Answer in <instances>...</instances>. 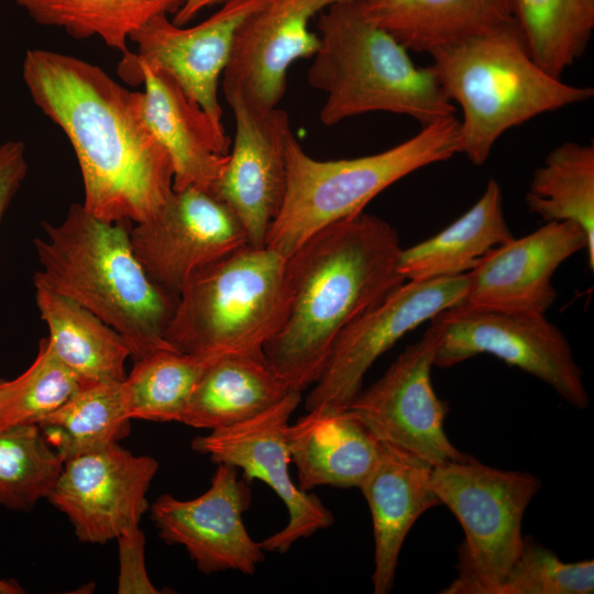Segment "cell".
Wrapping results in <instances>:
<instances>
[{"label":"cell","instance_id":"1","mask_svg":"<svg viewBox=\"0 0 594 594\" xmlns=\"http://www.w3.org/2000/svg\"><path fill=\"white\" fill-rule=\"evenodd\" d=\"M22 78L72 144L88 213L135 224L162 209L174 193V168L142 118L140 91L86 61L41 48L26 52Z\"/></svg>","mask_w":594,"mask_h":594},{"label":"cell","instance_id":"2","mask_svg":"<svg viewBox=\"0 0 594 594\" xmlns=\"http://www.w3.org/2000/svg\"><path fill=\"white\" fill-rule=\"evenodd\" d=\"M402 250L387 221L362 211L287 256L286 314L263 352L290 391L312 386L341 332L405 282L397 270Z\"/></svg>","mask_w":594,"mask_h":594},{"label":"cell","instance_id":"3","mask_svg":"<svg viewBox=\"0 0 594 594\" xmlns=\"http://www.w3.org/2000/svg\"><path fill=\"white\" fill-rule=\"evenodd\" d=\"M130 222H106L73 204L34 239L41 270L34 284L65 296L114 329L131 359L174 349L165 338L178 297L164 290L136 258Z\"/></svg>","mask_w":594,"mask_h":594},{"label":"cell","instance_id":"4","mask_svg":"<svg viewBox=\"0 0 594 594\" xmlns=\"http://www.w3.org/2000/svg\"><path fill=\"white\" fill-rule=\"evenodd\" d=\"M428 54L441 88L462 111L458 154L476 166L506 131L594 96L593 88L566 84L541 68L516 22Z\"/></svg>","mask_w":594,"mask_h":594},{"label":"cell","instance_id":"5","mask_svg":"<svg viewBox=\"0 0 594 594\" xmlns=\"http://www.w3.org/2000/svg\"><path fill=\"white\" fill-rule=\"evenodd\" d=\"M318 29L307 79L327 94L319 114L324 125L375 111L407 116L422 127L454 116L430 65H415L407 48L363 15L358 0L323 10Z\"/></svg>","mask_w":594,"mask_h":594},{"label":"cell","instance_id":"6","mask_svg":"<svg viewBox=\"0 0 594 594\" xmlns=\"http://www.w3.org/2000/svg\"><path fill=\"white\" fill-rule=\"evenodd\" d=\"M459 120L430 124L383 152L319 161L292 132L286 144V190L265 246L289 256L319 230L363 211L378 194L407 175L458 154Z\"/></svg>","mask_w":594,"mask_h":594},{"label":"cell","instance_id":"7","mask_svg":"<svg viewBox=\"0 0 594 594\" xmlns=\"http://www.w3.org/2000/svg\"><path fill=\"white\" fill-rule=\"evenodd\" d=\"M286 258L246 244L197 270L178 296L166 341L185 353L265 358L286 314Z\"/></svg>","mask_w":594,"mask_h":594},{"label":"cell","instance_id":"8","mask_svg":"<svg viewBox=\"0 0 594 594\" xmlns=\"http://www.w3.org/2000/svg\"><path fill=\"white\" fill-rule=\"evenodd\" d=\"M430 485L464 531L459 575L441 593L496 594L522 546L521 522L539 477L472 457L432 468Z\"/></svg>","mask_w":594,"mask_h":594},{"label":"cell","instance_id":"9","mask_svg":"<svg viewBox=\"0 0 594 594\" xmlns=\"http://www.w3.org/2000/svg\"><path fill=\"white\" fill-rule=\"evenodd\" d=\"M430 321L439 332L435 366L451 367L479 354H492L547 383L572 407H588L582 370L572 349L563 332L544 315L461 304Z\"/></svg>","mask_w":594,"mask_h":594},{"label":"cell","instance_id":"10","mask_svg":"<svg viewBox=\"0 0 594 594\" xmlns=\"http://www.w3.org/2000/svg\"><path fill=\"white\" fill-rule=\"evenodd\" d=\"M470 272L428 280H405L381 302L361 315L338 337L323 373L305 400L343 409L362 391L365 373L407 332L441 311L464 302Z\"/></svg>","mask_w":594,"mask_h":594},{"label":"cell","instance_id":"11","mask_svg":"<svg viewBox=\"0 0 594 594\" xmlns=\"http://www.w3.org/2000/svg\"><path fill=\"white\" fill-rule=\"evenodd\" d=\"M438 343L439 332L431 322L420 340L407 346L383 376L346 407L381 442L432 468L469 457L446 435L443 424L449 405L432 387L431 369Z\"/></svg>","mask_w":594,"mask_h":594},{"label":"cell","instance_id":"12","mask_svg":"<svg viewBox=\"0 0 594 594\" xmlns=\"http://www.w3.org/2000/svg\"><path fill=\"white\" fill-rule=\"evenodd\" d=\"M301 393L292 391L280 402L234 426L211 430L196 437L191 448L215 463L243 471L248 480L267 484L288 512L286 526L261 543L264 551L287 552L299 539L309 538L330 527L332 513L314 494L301 491L290 477L287 428Z\"/></svg>","mask_w":594,"mask_h":594},{"label":"cell","instance_id":"13","mask_svg":"<svg viewBox=\"0 0 594 594\" xmlns=\"http://www.w3.org/2000/svg\"><path fill=\"white\" fill-rule=\"evenodd\" d=\"M130 238L148 277L177 297L197 270L249 244L227 204L197 186L174 190L154 217L131 228Z\"/></svg>","mask_w":594,"mask_h":594},{"label":"cell","instance_id":"14","mask_svg":"<svg viewBox=\"0 0 594 594\" xmlns=\"http://www.w3.org/2000/svg\"><path fill=\"white\" fill-rule=\"evenodd\" d=\"M157 469L152 457L113 443L65 461L47 499L68 517L81 542L106 543L139 526Z\"/></svg>","mask_w":594,"mask_h":594},{"label":"cell","instance_id":"15","mask_svg":"<svg viewBox=\"0 0 594 594\" xmlns=\"http://www.w3.org/2000/svg\"><path fill=\"white\" fill-rule=\"evenodd\" d=\"M238 471L218 463L210 487L200 496L180 501L163 494L151 506L160 537L183 546L205 574L232 570L251 575L265 559L243 522L251 493Z\"/></svg>","mask_w":594,"mask_h":594},{"label":"cell","instance_id":"16","mask_svg":"<svg viewBox=\"0 0 594 594\" xmlns=\"http://www.w3.org/2000/svg\"><path fill=\"white\" fill-rule=\"evenodd\" d=\"M226 100L234 116L235 135L211 193L234 212L249 244L262 248L285 197L289 117L277 107L258 108L237 96Z\"/></svg>","mask_w":594,"mask_h":594},{"label":"cell","instance_id":"17","mask_svg":"<svg viewBox=\"0 0 594 594\" xmlns=\"http://www.w3.org/2000/svg\"><path fill=\"white\" fill-rule=\"evenodd\" d=\"M346 0H265L239 26L222 74L224 98L237 96L258 108L277 107L286 89L290 65L312 57L319 35L311 19Z\"/></svg>","mask_w":594,"mask_h":594},{"label":"cell","instance_id":"18","mask_svg":"<svg viewBox=\"0 0 594 594\" xmlns=\"http://www.w3.org/2000/svg\"><path fill=\"white\" fill-rule=\"evenodd\" d=\"M264 2L226 0L216 13L190 28L175 24L167 14L155 15L131 34L130 41L138 47L131 56L136 63L167 73L216 123L222 124L220 77L239 26Z\"/></svg>","mask_w":594,"mask_h":594},{"label":"cell","instance_id":"19","mask_svg":"<svg viewBox=\"0 0 594 594\" xmlns=\"http://www.w3.org/2000/svg\"><path fill=\"white\" fill-rule=\"evenodd\" d=\"M118 72L125 81L144 84L140 111L172 161L173 189L197 186L212 191L230 152L223 125L191 100L172 76L136 63L131 52L123 55Z\"/></svg>","mask_w":594,"mask_h":594},{"label":"cell","instance_id":"20","mask_svg":"<svg viewBox=\"0 0 594 594\" xmlns=\"http://www.w3.org/2000/svg\"><path fill=\"white\" fill-rule=\"evenodd\" d=\"M587 237L571 221H549L538 230L492 249L470 271L463 304L506 312L544 315L557 299V268L586 250Z\"/></svg>","mask_w":594,"mask_h":594},{"label":"cell","instance_id":"21","mask_svg":"<svg viewBox=\"0 0 594 594\" xmlns=\"http://www.w3.org/2000/svg\"><path fill=\"white\" fill-rule=\"evenodd\" d=\"M431 471L424 460L381 442L380 458L360 486L373 521L375 594L393 588L398 557L415 521L441 505L430 485Z\"/></svg>","mask_w":594,"mask_h":594},{"label":"cell","instance_id":"22","mask_svg":"<svg viewBox=\"0 0 594 594\" xmlns=\"http://www.w3.org/2000/svg\"><path fill=\"white\" fill-rule=\"evenodd\" d=\"M298 487H359L374 469L381 441L349 408L317 406L287 428Z\"/></svg>","mask_w":594,"mask_h":594},{"label":"cell","instance_id":"23","mask_svg":"<svg viewBox=\"0 0 594 594\" xmlns=\"http://www.w3.org/2000/svg\"><path fill=\"white\" fill-rule=\"evenodd\" d=\"M363 15L405 48L426 52L515 22L512 0H358Z\"/></svg>","mask_w":594,"mask_h":594},{"label":"cell","instance_id":"24","mask_svg":"<svg viewBox=\"0 0 594 594\" xmlns=\"http://www.w3.org/2000/svg\"><path fill=\"white\" fill-rule=\"evenodd\" d=\"M513 239L502 188L490 179L465 213L430 239L402 250L397 270L405 280L458 276L472 271L492 249Z\"/></svg>","mask_w":594,"mask_h":594},{"label":"cell","instance_id":"25","mask_svg":"<svg viewBox=\"0 0 594 594\" xmlns=\"http://www.w3.org/2000/svg\"><path fill=\"white\" fill-rule=\"evenodd\" d=\"M290 392L265 358L223 354L201 377L182 424L209 430L234 426L271 408Z\"/></svg>","mask_w":594,"mask_h":594},{"label":"cell","instance_id":"26","mask_svg":"<svg viewBox=\"0 0 594 594\" xmlns=\"http://www.w3.org/2000/svg\"><path fill=\"white\" fill-rule=\"evenodd\" d=\"M40 316L54 353L87 382H121L131 358L124 339L76 301L34 284Z\"/></svg>","mask_w":594,"mask_h":594},{"label":"cell","instance_id":"27","mask_svg":"<svg viewBox=\"0 0 594 594\" xmlns=\"http://www.w3.org/2000/svg\"><path fill=\"white\" fill-rule=\"evenodd\" d=\"M529 211L546 222L571 221L587 237V262L594 270V146L564 142L532 176L525 197Z\"/></svg>","mask_w":594,"mask_h":594},{"label":"cell","instance_id":"28","mask_svg":"<svg viewBox=\"0 0 594 594\" xmlns=\"http://www.w3.org/2000/svg\"><path fill=\"white\" fill-rule=\"evenodd\" d=\"M122 382H88L37 426L64 461L102 450L128 436Z\"/></svg>","mask_w":594,"mask_h":594},{"label":"cell","instance_id":"29","mask_svg":"<svg viewBox=\"0 0 594 594\" xmlns=\"http://www.w3.org/2000/svg\"><path fill=\"white\" fill-rule=\"evenodd\" d=\"M34 22L82 40L101 38L127 54L133 32L158 14H175L185 0H14Z\"/></svg>","mask_w":594,"mask_h":594},{"label":"cell","instance_id":"30","mask_svg":"<svg viewBox=\"0 0 594 594\" xmlns=\"http://www.w3.org/2000/svg\"><path fill=\"white\" fill-rule=\"evenodd\" d=\"M219 356L165 349L135 361L122 382L130 418L182 422L194 391Z\"/></svg>","mask_w":594,"mask_h":594},{"label":"cell","instance_id":"31","mask_svg":"<svg viewBox=\"0 0 594 594\" xmlns=\"http://www.w3.org/2000/svg\"><path fill=\"white\" fill-rule=\"evenodd\" d=\"M528 52L561 78L585 52L594 30V0H512Z\"/></svg>","mask_w":594,"mask_h":594},{"label":"cell","instance_id":"32","mask_svg":"<svg viewBox=\"0 0 594 594\" xmlns=\"http://www.w3.org/2000/svg\"><path fill=\"white\" fill-rule=\"evenodd\" d=\"M64 463L37 425L0 427V506L31 510L47 498Z\"/></svg>","mask_w":594,"mask_h":594},{"label":"cell","instance_id":"33","mask_svg":"<svg viewBox=\"0 0 594 594\" xmlns=\"http://www.w3.org/2000/svg\"><path fill=\"white\" fill-rule=\"evenodd\" d=\"M86 383L59 360L47 338L42 339L32 364L16 376L14 391L0 413V427L36 425L69 400Z\"/></svg>","mask_w":594,"mask_h":594},{"label":"cell","instance_id":"34","mask_svg":"<svg viewBox=\"0 0 594 594\" xmlns=\"http://www.w3.org/2000/svg\"><path fill=\"white\" fill-rule=\"evenodd\" d=\"M594 561L563 562L531 536L522 538L518 557L496 594H592Z\"/></svg>","mask_w":594,"mask_h":594},{"label":"cell","instance_id":"35","mask_svg":"<svg viewBox=\"0 0 594 594\" xmlns=\"http://www.w3.org/2000/svg\"><path fill=\"white\" fill-rule=\"evenodd\" d=\"M120 573L118 593H158L145 568V537L139 526L128 528L118 538Z\"/></svg>","mask_w":594,"mask_h":594},{"label":"cell","instance_id":"36","mask_svg":"<svg viewBox=\"0 0 594 594\" xmlns=\"http://www.w3.org/2000/svg\"><path fill=\"white\" fill-rule=\"evenodd\" d=\"M28 173L25 145L22 141L0 143V223Z\"/></svg>","mask_w":594,"mask_h":594},{"label":"cell","instance_id":"37","mask_svg":"<svg viewBox=\"0 0 594 594\" xmlns=\"http://www.w3.org/2000/svg\"><path fill=\"white\" fill-rule=\"evenodd\" d=\"M226 0H185L179 10L174 14L173 22L177 25H185L194 20L204 9Z\"/></svg>","mask_w":594,"mask_h":594},{"label":"cell","instance_id":"38","mask_svg":"<svg viewBox=\"0 0 594 594\" xmlns=\"http://www.w3.org/2000/svg\"><path fill=\"white\" fill-rule=\"evenodd\" d=\"M16 384V377L13 380H0V413L9 402Z\"/></svg>","mask_w":594,"mask_h":594},{"label":"cell","instance_id":"39","mask_svg":"<svg viewBox=\"0 0 594 594\" xmlns=\"http://www.w3.org/2000/svg\"><path fill=\"white\" fill-rule=\"evenodd\" d=\"M20 593H23V590L15 581L0 579V594Z\"/></svg>","mask_w":594,"mask_h":594}]
</instances>
